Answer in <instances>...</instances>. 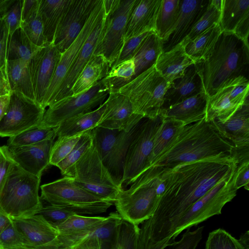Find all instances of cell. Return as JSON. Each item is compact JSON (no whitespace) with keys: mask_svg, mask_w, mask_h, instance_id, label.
Returning <instances> with one entry per match:
<instances>
[{"mask_svg":"<svg viewBox=\"0 0 249 249\" xmlns=\"http://www.w3.org/2000/svg\"><path fill=\"white\" fill-rule=\"evenodd\" d=\"M98 127L130 131L144 117L135 113L128 98L118 91L109 92Z\"/></svg>","mask_w":249,"mask_h":249,"instance_id":"20","label":"cell"},{"mask_svg":"<svg viewBox=\"0 0 249 249\" xmlns=\"http://www.w3.org/2000/svg\"><path fill=\"white\" fill-rule=\"evenodd\" d=\"M99 0H71L57 29L53 44L64 53L80 33Z\"/></svg>","mask_w":249,"mask_h":249,"instance_id":"18","label":"cell"},{"mask_svg":"<svg viewBox=\"0 0 249 249\" xmlns=\"http://www.w3.org/2000/svg\"><path fill=\"white\" fill-rule=\"evenodd\" d=\"M181 0H161L158 12L155 32L165 42L173 32L180 11Z\"/></svg>","mask_w":249,"mask_h":249,"instance_id":"38","label":"cell"},{"mask_svg":"<svg viewBox=\"0 0 249 249\" xmlns=\"http://www.w3.org/2000/svg\"><path fill=\"white\" fill-rule=\"evenodd\" d=\"M186 46L182 40L170 50L162 52L155 64L156 69L170 83L182 77L187 68L196 63L187 54Z\"/></svg>","mask_w":249,"mask_h":249,"instance_id":"28","label":"cell"},{"mask_svg":"<svg viewBox=\"0 0 249 249\" xmlns=\"http://www.w3.org/2000/svg\"><path fill=\"white\" fill-rule=\"evenodd\" d=\"M107 219V217H90L74 214L55 228L61 236H81L95 230Z\"/></svg>","mask_w":249,"mask_h":249,"instance_id":"37","label":"cell"},{"mask_svg":"<svg viewBox=\"0 0 249 249\" xmlns=\"http://www.w3.org/2000/svg\"><path fill=\"white\" fill-rule=\"evenodd\" d=\"M245 249H249V231H247L243 233L238 240Z\"/></svg>","mask_w":249,"mask_h":249,"instance_id":"61","label":"cell"},{"mask_svg":"<svg viewBox=\"0 0 249 249\" xmlns=\"http://www.w3.org/2000/svg\"><path fill=\"white\" fill-rule=\"evenodd\" d=\"M140 228L122 219L117 229L115 241L110 249H137Z\"/></svg>","mask_w":249,"mask_h":249,"instance_id":"44","label":"cell"},{"mask_svg":"<svg viewBox=\"0 0 249 249\" xmlns=\"http://www.w3.org/2000/svg\"><path fill=\"white\" fill-rule=\"evenodd\" d=\"M12 223L11 218L0 210V234Z\"/></svg>","mask_w":249,"mask_h":249,"instance_id":"59","label":"cell"},{"mask_svg":"<svg viewBox=\"0 0 249 249\" xmlns=\"http://www.w3.org/2000/svg\"><path fill=\"white\" fill-rule=\"evenodd\" d=\"M137 0H103L105 19L94 55L103 56L110 69L124 44L126 26Z\"/></svg>","mask_w":249,"mask_h":249,"instance_id":"9","label":"cell"},{"mask_svg":"<svg viewBox=\"0 0 249 249\" xmlns=\"http://www.w3.org/2000/svg\"><path fill=\"white\" fill-rule=\"evenodd\" d=\"M40 48L30 41L20 27L9 37L7 60L21 59L29 63L32 56Z\"/></svg>","mask_w":249,"mask_h":249,"instance_id":"39","label":"cell"},{"mask_svg":"<svg viewBox=\"0 0 249 249\" xmlns=\"http://www.w3.org/2000/svg\"><path fill=\"white\" fill-rule=\"evenodd\" d=\"M249 80L244 76L227 81L208 98L205 120L225 122L249 99Z\"/></svg>","mask_w":249,"mask_h":249,"instance_id":"15","label":"cell"},{"mask_svg":"<svg viewBox=\"0 0 249 249\" xmlns=\"http://www.w3.org/2000/svg\"><path fill=\"white\" fill-rule=\"evenodd\" d=\"M66 177L94 195L112 203L123 189L103 164L93 141Z\"/></svg>","mask_w":249,"mask_h":249,"instance_id":"8","label":"cell"},{"mask_svg":"<svg viewBox=\"0 0 249 249\" xmlns=\"http://www.w3.org/2000/svg\"><path fill=\"white\" fill-rule=\"evenodd\" d=\"M171 84L154 64L117 91L128 98L135 113L145 118H153L159 115Z\"/></svg>","mask_w":249,"mask_h":249,"instance_id":"6","label":"cell"},{"mask_svg":"<svg viewBox=\"0 0 249 249\" xmlns=\"http://www.w3.org/2000/svg\"><path fill=\"white\" fill-rule=\"evenodd\" d=\"M222 33L219 23L213 25L186 46L187 54L196 63L206 60L211 55Z\"/></svg>","mask_w":249,"mask_h":249,"instance_id":"36","label":"cell"},{"mask_svg":"<svg viewBox=\"0 0 249 249\" xmlns=\"http://www.w3.org/2000/svg\"><path fill=\"white\" fill-rule=\"evenodd\" d=\"M233 145L205 119L185 125L151 166L162 171L185 163L231 155Z\"/></svg>","mask_w":249,"mask_h":249,"instance_id":"2","label":"cell"},{"mask_svg":"<svg viewBox=\"0 0 249 249\" xmlns=\"http://www.w3.org/2000/svg\"><path fill=\"white\" fill-rule=\"evenodd\" d=\"M92 130L82 134L69 154L56 166L60 170L63 177H68L75 163L91 147L93 143Z\"/></svg>","mask_w":249,"mask_h":249,"instance_id":"43","label":"cell"},{"mask_svg":"<svg viewBox=\"0 0 249 249\" xmlns=\"http://www.w3.org/2000/svg\"><path fill=\"white\" fill-rule=\"evenodd\" d=\"M219 25L249 45V0H221Z\"/></svg>","mask_w":249,"mask_h":249,"instance_id":"22","label":"cell"},{"mask_svg":"<svg viewBox=\"0 0 249 249\" xmlns=\"http://www.w3.org/2000/svg\"><path fill=\"white\" fill-rule=\"evenodd\" d=\"M140 123L129 132L98 126L92 129L93 143L103 164L121 186L126 154Z\"/></svg>","mask_w":249,"mask_h":249,"instance_id":"13","label":"cell"},{"mask_svg":"<svg viewBox=\"0 0 249 249\" xmlns=\"http://www.w3.org/2000/svg\"><path fill=\"white\" fill-rule=\"evenodd\" d=\"M184 126L180 122L163 118L154 139L153 148L149 158L150 166Z\"/></svg>","mask_w":249,"mask_h":249,"instance_id":"40","label":"cell"},{"mask_svg":"<svg viewBox=\"0 0 249 249\" xmlns=\"http://www.w3.org/2000/svg\"><path fill=\"white\" fill-rule=\"evenodd\" d=\"M82 134L70 137L58 138L52 147L50 163L56 166L71 152Z\"/></svg>","mask_w":249,"mask_h":249,"instance_id":"48","label":"cell"},{"mask_svg":"<svg viewBox=\"0 0 249 249\" xmlns=\"http://www.w3.org/2000/svg\"><path fill=\"white\" fill-rule=\"evenodd\" d=\"M121 219L117 212L111 213L106 222L95 230L72 237L58 235L45 249H110L116 238L117 226Z\"/></svg>","mask_w":249,"mask_h":249,"instance_id":"17","label":"cell"},{"mask_svg":"<svg viewBox=\"0 0 249 249\" xmlns=\"http://www.w3.org/2000/svg\"><path fill=\"white\" fill-rule=\"evenodd\" d=\"M249 45L234 34L222 32L211 55L195 64L207 98L227 81L247 74Z\"/></svg>","mask_w":249,"mask_h":249,"instance_id":"3","label":"cell"},{"mask_svg":"<svg viewBox=\"0 0 249 249\" xmlns=\"http://www.w3.org/2000/svg\"><path fill=\"white\" fill-rule=\"evenodd\" d=\"M105 19V14L90 33L82 46L75 61L60 86L51 106L70 96L71 90L74 83L94 55L104 27Z\"/></svg>","mask_w":249,"mask_h":249,"instance_id":"23","label":"cell"},{"mask_svg":"<svg viewBox=\"0 0 249 249\" xmlns=\"http://www.w3.org/2000/svg\"><path fill=\"white\" fill-rule=\"evenodd\" d=\"M162 52L163 41L155 32H152L142 41L133 57L135 65L134 78L154 65Z\"/></svg>","mask_w":249,"mask_h":249,"instance_id":"35","label":"cell"},{"mask_svg":"<svg viewBox=\"0 0 249 249\" xmlns=\"http://www.w3.org/2000/svg\"><path fill=\"white\" fill-rule=\"evenodd\" d=\"M11 220L18 231L38 249H44L59 235L57 229L38 214Z\"/></svg>","mask_w":249,"mask_h":249,"instance_id":"26","label":"cell"},{"mask_svg":"<svg viewBox=\"0 0 249 249\" xmlns=\"http://www.w3.org/2000/svg\"><path fill=\"white\" fill-rule=\"evenodd\" d=\"M54 139L8 148L13 160L20 168L30 174L41 177L43 172L51 165L50 155Z\"/></svg>","mask_w":249,"mask_h":249,"instance_id":"21","label":"cell"},{"mask_svg":"<svg viewBox=\"0 0 249 249\" xmlns=\"http://www.w3.org/2000/svg\"><path fill=\"white\" fill-rule=\"evenodd\" d=\"M55 137L54 128H39L36 127L9 137L7 141V146L18 147L29 145Z\"/></svg>","mask_w":249,"mask_h":249,"instance_id":"45","label":"cell"},{"mask_svg":"<svg viewBox=\"0 0 249 249\" xmlns=\"http://www.w3.org/2000/svg\"><path fill=\"white\" fill-rule=\"evenodd\" d=\"M40 189L41 199L79 215L105 213L113 204L79 186L69 177L44 184Z\"/></svg>","mask_w":249,"mask_h":249,"instance_id":"7","label":"cell"},{"mask_svg":"<svg viewBox=\"0 0 249 249\" xmlns=\"http://www.w3.org/2000/svg\"><path fill=\"white\" fill-rule=\"evenodd\" d=\"M162 171L151 166L127 190L123 189L114 202L122 219L139 225L154 213L165 190Z\"/></svg>","mask_w":249,"mask_h":249,"instance_id":"4","label":"cell"},{"mask_svg":"<svg viewBox=\"0 0 249 249\" xmlns=\"http://www.w3.org/2000/svg\"><path fill=\"white\" fill-rule=\"evenodd\" d=\"M40 0H22L21 22L25 20L38 8Z\"/></svg>","mask_w":249,"mask_h":249,"instance_id":"56","label":"cell"},{"mask_svg":"<svg viewBox=\"0 0 249 249\" xmlns=\"http://www.w3.org/2000/svg\"><path fill=\"white\" fill-rule=\"evenodd\" d=\"M237 167L231 155L223 154L162 171L165 190L153 214L142 223L140 248L164 249L172 245V235L182 214Z\"/></svg>","mask_w":249,"mask_h":249,"instance_id":"1","label":"cell"},{"mask_svg":"<svg viewBox=\"0 0 249 249\" xmlns=\"http://www.w3.org/2000/svg\"><path fill=\"white\" fill-rule=\"evenodd\" d=\"M105 14L103 0H99L82 30L71 46L62 53L53 77L42 104L45 109L51 106L68 72L76 60L90 33Z\"/></svg>","mask_w":249,"mask_h":249,"instance_id":"16","label":"cell"},{"mask_svg":"<svg viewBox=\"0 0 249 249\" xmlns=\"http://www.w3.org/2000/svg\"><path fill=\"white\" fill-rule=\"evenodd\" d=\"M135 75V65L133 58L121 62L110 69L104 78L109 92L117 91L133 79Z\"/></svg>","mask_w":249,"mask_h":249,"instance_id":"42","label":"cell"},{"mask_svg":"<svg viewBox=\"0 0 249 249\" xmlns=\"http://www.w3.org/2000/svg\"><path fill=\"white\" fill-rule=\"evenodd\" d=\"M109 92L103 78L89 90L67 97L48 107L37 127L54 128L69 118L91 111L104 103Z\"/></svg>","mask_w":249,"mask_h":249,"instance_id":"12","label":"cell"},{"mask_svg":"<svg viewBox=\"0 0 249 249\" xmlns=\"http://www.w3.org/2000/svg\"><path fill=\"white\" fill-rule=\"evenodd\" d=\"M15 0H0V19H3L6 12Z\"/></svg>","mask_w":249,"mask_h":249,"instance_id":"60","label":"cell"},{"mask_svg":"<svg viewBox=\"0 0 249 249\" xmlns=\"http://www.w3.org/2000/svg\"><path fill=\"white\" fill-rule=\"evenodd\" d=\"M210 0H181L180 11L174 29L163 44V52L170 50L182 41L207 9Z\"/></svg>","mask_w":249,"mask_h":249,"instance_id":"24","label":"cell"},{"mask_svg":"<svg viewBox=\"0 0 249 249\" xmlns=\"http://www.w3.org/2000/svg\"><path fill=\"white\" fill-rule=\"evenodd\" d=\"M221 0H210L206 10L196 22L188 36L183 40L187 45L214 24L219 23Z\"/></svg>","mask_w":249,"mask_h":249,"instance_id":"41","label":"cell"},{"mask_svg":"<svg viewBox=\"0 0 249 249\" xmlns=\"http://www.w3.org/2000/svg\"><path fill=\"white\" fill-rule=\"evenodd\" d=\"M22 0H15L3 18L7 27L9 37L20 27Z\"/></svg>","mask_w":249,"mask_h":249,"instance_id":"52","label":"cell"},{"mask_svg":"<svg viewBox=\"0 0 249 249\" xmlns=\"http://www.w3.org/2000/svg\"><path fill=\"white\" fill-rule=\"evenodd\" d=\"M9 35L3 19H0V68L6 69L7 52Z\"/></svg>","mask_w":249,"mask_h":249,"instance_id":"54","label":"cell"},{"mask_svg":"<svg viewBox=\"0 0 249 249\" xmlns=\"http://www.w3.org/2000/svg\"><path fill=\"white\" fill-rule=\"evenodd\" d=\"M37 214L42 215L50 224L56 228L75 213L66 209L50 205L43 206Z\"/></svg>","mask_w":249,"mask_h":249,"instance_id":"49","label":"cell"},{"mask_svg":"<svg viewBox=\"0 0 249 249\" xmlns=\"http://www.w3.org/2000/svg\"><path fill=\"white\" fill-rule=\"evenodd\" d=\"M0 249H3L0 246Z\"/></svg>","mask_w":249,"mask_h":249,"instance_id":"62","label":"cell"},{"mask_svg":"<svg viewBox=\"0 0 249 249\" xmlns=\"http://www.w3.org/2000/svg\"><path fill=\"white\" fill-rule=\"evenodd\" d=\"M6 72L11 91L36 101L28 62L21 59L7 60Z\"/></svg>","mask_w":249,"mask_h":249,"instance_id":"34","label":"cell"},{"mask_svg":"<svg viewBox=\"0 0 249 249\" xmlns=\"http://www.w3.org/2000/svg\"><path fill=\"white\" fill-rule=\"evenodd\" d=\"M39 7L21 22L20 27L30 41L36 46L41 48L47 44L43 35V25Z\"/></svg>","mask_w":249,"mask_h":249,"instance_id":"46","label":"cell"},{"mask_svg":"<svg viewBox=\"0 0 249 249\" xmlns=\"http://www.w3.org/2000/svg\"><path fill=\"white\" fill-rule=\"evenodd\" d=\"M10 94L0 96V122L7 111L10 102Z\"/></svg>","mask_w":249,"mask_h":249,"instance_id":"58","label":"cell"},{"mask_svg":"<svg viewBox=\"0 0 249 249\" xmlns=\"http://www.w3.org/2000/svg\"><path fill=\"white\" fill-rule=\"evenodd\" d=\"M110 67L106 59L100 55H93L74 83L70 96L84 92L106 77Z\"/></svg>","mask_w":249,"mask_h":249,"instance_id":"32","label":"cell"},{"mask_svg":"<svg viewBox=\"0 0 249 249\" xmlns=\"http://www.w3.org/2000/svg\"><path fill=\"white\" fill-rule=\"evenodd\" d=\"M71 0H40L39 10L47 45L53 43L60 21Z\"/></svg>","mask_w":249,"mask_h":249,"instance_id":"33","label":"cell"},{"mask_svg":"<svg viewBox=\"0 0 249 249\" xmlns=\"http://www.w3.org/2000/svg\"><path fill=\"white\" fill-rule=\"evenodd\" d=\"M105 108V104L104 102L95 109L65 120L54 127L56 137H70L92 130L98 126Z\"/></svg>","mask_w":249,"mask_h":249,"instance_id":"31","label":"cell"},{"mask_svg":"<svg viewBox=\"0 0 249 249\" xmlns=\"http://www.w3.org/2000/svg\"><path fill=\"white\" fill-rule=\"evenodd\" d=\"M208 98L203 92L178 103L162 108L159 115L181 122L184 125L205 118Z\"/></svg>","mask_w":249,"mask_h":249,"instance_id":"29","label":"cell"},{"mask_svg":"<svg viewBox=\"0 0 249 249\" xmlns=\"http://www.w3.org/2000/svg\"><path fill=\"white\" fill-rule=\"evenodd\" d=\"M202 92L201 80L196 67L194 64L187 68L182 77L171 84L165 93L162 108L175 105Z\"/></svg>","mask_w":249,"mask_h":249,"instance_id":"30","label":"cell"},{"mask_svg":"<svg viewBox=\"0 0 249 249\" xmlns=\"http://www.w3.org/2000/svg\"><path fill=\"white\" fill-rule=\"evenodd\" d=\"M203 229L201 226L193 231L187 229L181 238L169 246V249H196L202 238Z\"/></svg>","mask_w":249,"mask_h":249,"instance_id":"50","label":"cell"},{"mask_svg":"<svg viewBox=\"0 0 249 249\" xmlns=\"http://www.w3.org/2000/svg\"><path fill=\"white\" fill-rule=\"evenodd\" d=\"M61 56L59 51L51 43L40 48L28 63L35 99L41 106Z\"/></svg>","mask_w":249,"mask_h":249,"instance_id":"19","label":"cell"},{"mask_svg":"<svg viewBox=\"0 0 249 249\" xmlns=\"http://www.w3.org/2000/svg\"><path fill=\"white\" fill-rule=\"evenodd\" d=\"M153 32L154 31L143 33L127 40L124 43L117 59L114 63L112 67L124 61L133 58L142 41L147 36Z\"/></svg>","mask_w":249,"mask_h":249,"instance_id":"51","label":"cell"},{"mask_svg":"<svg viewBox=\"0 0 249 249\" xmlns=\"http://www.w3.org/2000/svg\"><path fill=\"white\" fill-rule=\"evenodd\" d=\"M11 92L6 69L0 68V96L10 94Z\"/></svg>","mask_w":249,"mask_h":249,"instance_id":"57","label":"cell"},{"mask_svg":"<svg viewBox=\"0 0 249 249\" xmlns=\"http://www.w3.org/2000/svg\"><path fill=\"white\" fill-rule=\"evenodd\" d=\"M40 179L41 177L23 170L17 164L0 194V210L11 218L36 214L43 206L38 194Z\"/></svg>","mask_w":249,"mask_h":249,"instance_id":"5","label":"cell"},{"mask_svg":"<svg viewBox=\"0 0 249 249\" xmlns=\"http://www.w3.org/2000/svg\"><path fill=\"white\" fill-rule=\"evenodd\" d=\"M16 164L8 146H0V194L8 176Z\"/></svg>","mask_w":249,"mask_h":249,"instance_id":"53","label":"cell"},{"mask_svg":"<svg viewBox=\"0 0 249 249\" xmlns=\"http://www.w3.org/2000/svg\"><path fill=\"white\" fill-rule=\"evenodd\" d=\"M210 122L235 147L249 146V99L225 122L221 123L215 120Z\"/></svg>","mask_w":249,"mask_h":249,"instance_id":"27","label":"cell"},{"mask_svg":"<svg viewBox=\"0 0 249 249\" xmlns=\"http://www.w3.org/2000/svg\"><path fill=\"white\" fill-rule=\"evenodd\" d=\"M163 118H146L139 124L129 145L124 166L122 187L131 184L150 167L154 139Z\"/></svg>","mask_w":249,"mask_h":249,"instance_id":"11","label":"cell"},{"mask_svg":"<svg viewBox=\"0 0 249 249\" xmlns=\"http://www.w3.org/2000/svg\"><path fill=\"white\" fill-rule=\"evenodd\" d=\"M205 249H245L238 240L222 229L209 233Z\"/></svg>","mask_w":249,"mask_h":249,"instance_id":"47","label":"cell"},{"mask_svg":"<svg viewBox=\"0 0 249 249\" xmlns=\"http://www.w3.org/2000/svg\"><path fill=\"white\" fill-rule=\"evenodd\" d=\"M235 171L217 183L182 214L172 235L173 243L184 230L196 226L213 215L221 213L224 205L236 195L238 189L234 185Z\"/></svg>","mask_w":249,"mask_h":249,"instance_id":"10","label":"cell"},{"mask_svg":"<svg viewBox=\"0 0 249 249\" xmlns=\"http://www.w3.org/2000/svg\"><path fill=\"white\" fill-rule=\"evenodd\" d=\"M161 0H137L128 19L124 43L143 33L154 31Z\"/></svg>","mask_w":249,"mask_h":249,"instance_id":"25","label":"cell"},{"mask_svg":"<svg viewBox=\"0 0 249 249\" xmlns=\"http://www.w3.org/2000/svg\"><path fill=\"white\" fill-rule=\"evenodd\" d=\"M234 185L238 190L242 187L249 190V161L237 165L235 172Z\"/></svg>","mask_w":249,"mask_h":249,"instance_id":"55","label":"cell"},{"mask_svg":"<svg viewBox=\"0 0 249 249\" xmlns=\"http://www.w3.org/2000/svg\"><path fill=\"white\" fill-rule=\"evenodd\" d=\"M45 110L36 101L12 91L7 111L0 122V137H10L37 127Z\"/></svg>","mask_w":249,"mask_h":249,"instance_id":"14","label":"cell"}]
</instances>
